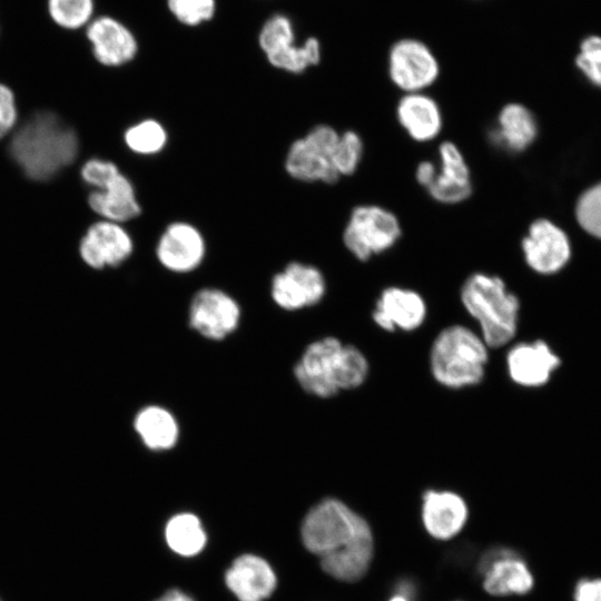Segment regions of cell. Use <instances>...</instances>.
<instances>
[{
    "mask_svg": "<svg viewBox=\"0 0 601 601\" xmlns=\"http://www.w3.org/2000/svg\"><path fill=\"white\" fill-rule=\"evenodd\" d=\"M402 227L396 215L378 205L356 206L343 231V243L358 260L390 250L401 238Z\"/></svg>",
    "mask_w": 601,
    "mask_h": 601,
    "instance_id": "obj_5",
    "label": "cell"
},
{
    "mask_svg": "<svg viewBox=\"0 0 601 601\" xmlns=\"http://www.w3.org/2000/svg\"><path fill=\"white\" fill-rule=\"evenodd\" d=\"M124 140L129 150L140 156L159 154L168 142V134L156 119H144L128 127Z\"/></svg>",
    "mask_w": 601,
    "mask_h": 601,
    "instance_id": "obj_28",
    "label": "cell"
},
{
    "mask_svg": "<svg viewBox=\"0 0 601 601\" xmlns=\"http://www.w3.org/2000/svg\"><path fill=\"white\" fill-rule=\"evenodd\" d=\"M119 173L116 164L99 158H92L86 161L81 168L82 179L96 189L104 187Z\"/></svg>",
    "mask_w": 601,
    "mask_h": 601,
    "instance_id": "obj_34",
    "label": "cell"
},
{
    "mask_svg": "<svg viewBox=\"0 0 601 601\" xmlns=\"http://www.w3.org/2000/svg\"><path fill=\"white\" fill-rule=\"evenodd\" d=\"M577 218L588 233L601 238V184L581 196L577 206Z\"/></svg>",
    "mask_w": 601,
    "mask_h": 601,
    "instance_id": "obj_32",
    "label": "cell"
},
{
    "mask_svg": "<svg viewBox=\"0 0 601 601\" xmlns=\"http://www.w3.org/2000/svg\"><path fill=\"white\" fill-rule=\"evenodd\" d=\"M511 380L526 387L544 385L560 365V358L543 341L515 344L506 356Z\"/></svg>",
    "mask_w": 601,
    "mask_h": 601,
    "instance_id": "obj_21",
    "label": "cell"
},
{
    "mask_svg": "<svg viewBox=\"0 0 601 601\" xmlns=\"http://www.w3.org/2000/svg\"><path fill=\"white\" fill-rule=\"evenodd\" d=\"M363 154L364 144L356 131L346 130L339 134L334 155V166L338 176L353 175L362 161Z\"/></svg>",
    "mask_w": 601,
    "mask_h": 601,
    "instance_id": "obj_30",
    "label": "cell"
},
{
    "mask_svg": "<svg viewBox=\"0 0 601 601\" xmlns=\"http://www.w3.org/2000/svg\"><path fill=\"white\" fill-rule=\"evenodd\" d=\"M388 601H410V600L402 594L394 593Z\"/></svg>",
    "mask_w": 601,
    "mask_h": 601,
    "instance_id": "obj_40",
    "label": "cell"
},
{
    "mask_svg": "<svg viewBox=\"0 0 601 601\" xmlns=\"http://www.w3.org/2000/svg\"><path fill=\"white\" fill-rule=\"evenodd\" d=\"M368 522L338 499L327 497L305 515L300 536L304 546L323 556L371 535Z\"/></svg>",
    "mask_w": 601,
    "mask_h": 601,
    "instance_id": "obj_4",
    "label": "cell"
},
{
    "mask_svg": "<svg viewBox=\"0 0 601 601\" xmlns=\"http://www.w3.org/2000/svg\"><path fill=\"white\" fill-rule=\"evenodd\" d=\"M426 312V303L417 292L391 286L383 289L377 298L373 319L387 332H411L423 324Z\"/></svg>",
    "mask_w": 601,
    "mask_h": 601,
    "instance_id": "obj_17",
    "label": "cell"
},
{
    "mask_svg": "<svg viewBox=\"0 0 601 601\" xmlns=\"http://www.w3.org/2000/svg\"><path fill=\"white\" fill-rule=\"evenodd\" d=\"M437 165L431 160L420 161L415 169V178L418 185L423 188H427L436 174Z\"/></svg>",
    "mask_w": 601,
    "mask_h": 601,
    "instance_id": "obj_37",
    "label": "cell"
},
{
    "mask_svg": "<svg viewBox=\"0 0 601 601\" xmlns=\"http://www.w3.org/2000/svg\"><path fill=\"white\" fill-rule=\"evenodd\" d=\"M440 71L436 55L427 43L417 38H401L388 49V77L404 93L424 92L436 82Z\"/></svg>",
    "mask_w": 601,
    "mask_h": 601,
    "instance_id": "obj_7",
    "label": "cell"
},
{
    "mask_svg": "<svg viewBox=\"0 0 601 601\" xmlns=\"http://www.w3.org/2000/svg\"><path fill=\"white\" fill-rule=\"evenodd\" d=\"M483 589L491 595H524L532 591L534 577L526 561L510 548L487 550L477 564Z\"/></svg>",
    "mask_w": 601,
    "mask_h": 601,
    "instance_id": "obj_10",
    "label": "cell"
},
{
    "mask_svg": "<svg viewBox=\"0 0 601 601\" xmlns=\"http://www.w3.org/2000/svg\"><path fill=\"white\" fill-rule=\"evenodd\" d=\"M481 335L463 325H451L439 333L430 353L431 372L443 386L462 388L480 383L489 359Z\"/></svg>",
    "mask_w": 601,
    "mask_h": 601,
    "instance_id": "obj_3",
    "label": "cell"
},
{
    "mask_svg": "<svg viewBox=\"0 0 601 601\" xmlns=\"http://www.w3.org/2000/svg\"><path fill=\"white\" fill-rule=\"evenodd\" d=\"M86 36L93 57L106 67H119L131 61L138 50L131 31L108 16L92 19L86 27Z\"/></svg>",
    "mask_w": 601,
    "mask_h": 601,
    "instance_id": "obj_18",
    "label": "cell"
},
{
    "mask_svg": "<svg viewBox=\"0 0 601 601\" xmlns=\"http://www.w3.org/2000/svg\"><path fill=\"white\" fill-rule=\"evenodd\" d=\"M240 309L237 302L218 288L198 290L189 306V325L209 339H223L238 326Z\"/></svg>",
    "mask_w": 601,
    "mask_h": 601,
    "instance_id": "obj_11",
    "label": "cell"
},
{
    "mask_svg": "<svg viewBox=\"0 0 601 601\" xmlns=\"http://www.w3.org/2000/svg\"><path fill=\"white\" fill-rule=\"evenodd\" d=\"M134 252V240L121 224L101 220L91 225L80 243V255L95 269L115 267Z\"/></svg>",
    "mask_w": 601,
    "mask_h": 601,
    "instance_id": "obj_15",
    "label": "cell"
},
{
    "mask_svg": "<svg viewBox=\"0 0 601 601\" xmlns=\"http://www.w3.org/2000/svg\"><path fill=\"white\" fill-rule=\"evenodd\" d=\"M17 108L14 96L9 87L0 83V138L16 124Z\"/></svg>",
    "mask_w": 601,
    "mask_h": 601,
    "instance_id": "obj_35",
    "label": "cell"
},
{
    "mask_svg": "<svg viewBox=\"0 0 601 601\" xmlns=\"http://www.w3.org/2000/svg\"><path fill=\"white\" fill-rule=\"evenodd\" d=\"M344 344L336 337H324L311 343L294 367L304 391L318 397H331L339 392Z\"/></svg>",
    "mask_w": 601,
    "mask_h": 601,
    "instance_id": "obj_8",
    "label": "cell"
},
{
    "mask_svg": "<svg viewBox=\"0 0 601 601\" xmlns=\"http://www.w3.org/2000/svg\"><path fill=\"white\" fill-rule=\"evenodd\" d=\"M225 583L238 601H264L275 591L277 577L264 558L246 553L226 570Z\"/></svg>",
    "mask_w": 601,
    "mask_h": 601,
    "instance_id": "obj_19",
    "label": "cell"
},
{
    "mask_svg": "<svg viewBox=\"0 0 601 601\" xmlns=\"http://www.w3.org/2000/svg\"><path fill=\"white\" fill-rule=\"evenodd\" d=\"M432 199L444 205L466 200L473 190L469 165L452 141L439 146V165L432 184L425 189Z\"/></svg>",
    "mask_w": 601,
    "mask_h": 601,
    "instance_id": "obj_16",
    "label": "cell"
},
{
    "mask_svg": "<svg viewBox=\"0 0 601 601\" xmlns=\"http://www.w3.org/2000/svg\"><path fill=\"white\" fill-rule=\"evenodd\" d=\"M461 302L479 323L487 347H501L515 336L520 303L499 276L470 275L461 288Z\"/></svg>",
    "mask_w": 601,
    "mask_h": 601,
    "instance_id": "obj_2",
    "label": "cell"
},
{
    "mask_svg": "<svg viewBox=\"0 0 601 601\" xmlns=\"http://www.w3.org/2000/svg\"><path fill=\"white\" fill-rule=\"evenodd\" d=\"M90 208L105 220L125 223L138 217L141 207L132 183L119 173L88 197Z\"/></svg>",
    "mask_w": 601,
    "mask_h": 601,
    "instance_id": "obj_24",
    "label": "cell"
},
{
    "mask_svg": "<svg viewBox=\"0 0 601 601\" xmlns=\"http://www.w3.org/2000/svg\"><path fill=\"white\" fill-rule=\"evenodd\" d=\"M168 7L180 22L196 26L214 16L215 0H168Z\"/></svg>",
    "mask_w": 601,
    "mask_h": 601,
    "instance_id": "obj_33",
    "label": "cell"
},
{
    "mask_svg": "<svg viewBox=\"0 0 601 601\" xmlns=\"http://www.w3.org/2000/svg\"><path fill=\"white\" fill-rule=\"evenodd\" d=\"M573 601H601V578H582L573 589Z\"/></svg>",
    "mask_w": 601,
    "mask_h": 601,
    "instance_id": "obj_36",
    "label": "cell"
},
{
    "mask_svg": "<svg viewBox=\"0 0 601 601\" xmlns=\"http://www.w3.org/2000/svg\"><path fill=\"white\" fill-rule=\"evenodd\" d=\"M78 137L52 112H38L16 132L10 154L33 180H48L77 157Z\"/></svg>",
    "mask_w": 601,
    "mask_h": 601,
    "instance_id": "obj_1",
    "label": "cell"
},
{
    "mask_svg": "<svg viewBox=\"0 0 601 601\" xmlns=\"http://www.w3.org/2000/svg\"><path fill=\"white\" fill-rule=\"evenodd\" d=\"M134 426L142 443L150 450H169L177 443L178 423L173 414L161 406L149 405L140 410Z\"/></svg>",
    "mask_w": 601,
    "mask_h": 601,
    "instance_id": "obj_26",
    "label": "cell"
},
{
    "mask_svg": "<svg viewBox=\"0 0 601 601\" xmlns=\"http://www.w3.org/2000/svg\"><path fill=\"white\" fill-rule=\"evenodd\" d=\"M396 118L407 136L417 142L434 140L443 127L441 108L425 91L404 93L396 105Z\"/></svg>",
    "mask_w": 601,
    "mask_h": 601,
    "instance_id": "obj_22",
    "label": "cell"
},
{
    "mask_svg": "<svg viewBox=\"0 0 601 601\" xmlns=\"http://www.w3.org/2000/svg\"><path fill=\"white\" fill-rule=\"evenodd\" d=\"M374 555L373 534L321 556V566L332 578L354 582L363 578L371 566Z\"/></svg>",
    "mask_w": 601,
    "mask_h": 601,
    "instance_id": "obj_25",
    "label": "cell"
},
{
    "mask_svg": "<svg viewBox=\"0 0 601 601\" xmlns=\"http://www.w3.org/2000/svg\"><path fill=\"white\" fill-rule=\"evenodd\" d=\"M395 593L402 594L407 598L410 601H415L417 595V589L414 582L410 579H401L395 584Z\"/></svg>",
    "mask_w": 601,
    "mask_h": 601,
    "instance_id": "obj_38",
    "label": "cell"
},
{
    "mask_svg": "<svg viewBox=\"0 0 601 601\" xmlns=\"http://www.w3.org/2000/svg\"><path fill=\"white\" fill-rule=\"evenodd\" d=\"M160 265L174 273L195 270L206 256V240L201 231L187 221L169 224L156 244Z\"/></svg>",
    "mask_w": 601,
    "mask_h": 601,
    "instance_id": "obj_13",
    "label": "cell"
},
{
    "mask_svg": "<svg viewBox=\"0 0 601 601\" xmlns=\"http://www.w3.org/2000/svg\"><path fill=\"white\" fill-rule=\"evenodd\" d=\"M156 601H196V600L181 590L173 589L164 593Z\"/></svg>",
    "mask_w": 601,
    "mask_h": 601,
    "instance_id": "obj_39",
    "label": "cell"
},
{
    "mask_svg": "<svg viewBox=\"0 0 601 601\" xmlns=\"http://www.w3.org/2000/svg\"><path fill=\"white\" fill-rule=\"evenodd\" d=\"M521 245L526 264L543 275L559 272L570 258L566 235L548 219L533 221Z\"/></svg>",
    "mask_w": 601,
    "mask_h": 601,
    "instance_id": "obj_14",
    "label": "cell"
},
{
    "mask_svg": "<svg viewBox=\"0 0 601 601\" xmlns=\"http://www.w3.org/2000/svg\"><path fill=\"white\" fill-rule=\"evenodd\" d=\"M538 126L532 112L521 104L505 105L490 128L493 146L508 152H521L535 139Z\"/></svg>",
    "mask_w": 601,
    "mask_h": 601,
    "instance_id": "obj_23",
    "label": "cell"
},
{
    "mask_svg": "<svg viewBox=\"0 0 601 601\" xmlns=\"http://www.w3.org/2000/svg\"><path fill=\"white\" fill-rule=\"evenodd\" d=\"M326 290L322 272L309 264L289 263L270 285L273 300L282 308L296 311L321 302Z\"/></svg>",
    "mask_w": 601,
    "mask_h": 601,
    "instance_id": "obj_12",
    "label": "cell"
},
{
    "mask_svg": "<svg viewBox=\"0 0 601 601\" xmlns=\"http://www.w3.org/2000/svg\"><path fill=\"white\" fill-rule=\"evenodd\" d=\"M93 0H47L51 21L68 31L86 28L92 20Z\"/></svg>",
    "mask_w": 601,
    "mask_h": 601,
    "instance_id": "obj_29",
    "label": "cell"
},
{
    "mask_svg": "<svg viewBox=\"0 0 601 601\" xmlns=\"http://www.w3.org/2000/svg\"><path fill=\"white\" fill-rule=\"evenodd\" d=\"M421 511L426 532L437 540L455 536L469 516L464 499L451 491L427 490L423 494Z\"/></svg>",
    "mask_w": 601,
    "mask_h": 601,
    "instance_id": "obj_20",
    "label": "cell"
},
{
    "mask_svg": "<svg viewBox=\"0 0 601 601\" xmlns=\"http://www.w3.org/2000/svg\"><path fill=\"white\" fill-rule=\"evenodd\" d=\"M575 65L592 83L601 87V36L591 35L581 41Z\"/></svg>",
    "mask_w": 601,
    "mask_h": 601,
    "instance_id": "obj_31",
    "label": "cell"
},
{
    "mask_svg": "<svg viewBox=\"0 0 601 601\" xmlns=\"http://www.w3.org/2000/svg\"><path fill=\"white\" fill-rule=\"evenodd\" d=\"M165 541L174 553L180 556H195L206 546L207 534L196 514L181 512L167 521Z\"/></svg>",
    "mask_w": 601,
    "mask_h": 601,
    "instance_id": "obj_27",
    "label": "cell"
},
{
    "mask_svg": "<svg viewBox=\"0 0 601 601\" xmlns=\"http://www.w3.org/2000/svg\"><path fill=\"white\" fill-rule=\"evenodd\" d=\"M290 21L284 16H275L263 27L259 45L270 65L290 73H302L321 61V43L308 38L304 45L294 43Z\"/></svg>",
    "mask_w": 601,
    "mask_h": 601,
    "instance_id": "obj_9",
    "label": "cell"
},
{
    "mask_svg": "<svg viewBox=\"0 0 601 601\" xmlns=\"http://www.w3.org/2000/svg\"><path fill=\"white\" fill-rule=\"evenodd\" d=\"M338 138V131L329 125L313 127L289 146L285 158L286 173L303 183H336L341 178L334 166Z\"/></svg>",
    "mask_w": 601,
    "mask_h": 601,
    "instance_id": "obj_6",
    "label": "cell"
}]
</instances>
